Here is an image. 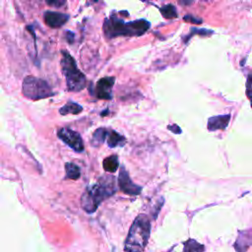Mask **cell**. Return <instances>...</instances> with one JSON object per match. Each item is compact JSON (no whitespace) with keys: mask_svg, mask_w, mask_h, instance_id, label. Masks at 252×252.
I'll list each match as a JSON object with an SVG mask.
<instances>
[{"mask_svg":"<svg viewBox=\"0 0 252 252\" xmlns=\"http://www.w3.org/2000/svg\"><path fill=\"white\" fill-rule=\"evenodd\" d=\"M252 245V229L239 231L238 238L235 242V249L236 250H246L248 246Z\"/></svg>","mask_w":252,"mask_h":252,"instance_id":"8fae6325","label":"cell"},{"mask_svg":"<svg viewBox=\"0 0 252 252\" xmlns=\"http://www.w3.org/2000/svg\"><path fill=\"white\" fill-rule=\"evenodd\" d=\"M160 13L161 15L165 18V19H173L177 17V13H176V9L173 5L171 4H167L164 5L160 8Z\"/></svg>","mask_w":252,"mask_h":252,"instance_id":"e0dca14e","label":"cell"},{"mask_svg":"<svg viewBox=\"0 0 252 252\" xmlns=\"http://www.w3.org/2000/svg\"><path fill=\"white\" fill-rule=\"evenodd\" d=\"M115 178L111 175L102 176L98 183L86 189L81 198L82 208L89 214L95 212L100 203L116 192Z\"/></svg>","mask_w":252,"mask_h":252,"instance_id":"6da1fadb","label":"cell"},{"mask_svg":"<svg viewBox=\"0 0 252 252\" xmlns=\"http://www.w3.org/2000/svg\"><path fill=\"white\" fill-rule=\"evenodd\" d=\"M102 165H103V169L105 171L110 172V173L115 172L119 166V161H118L117 156L112 155V156L105 158L102 161Z\"/></svg>","mask_w":252,"mask_h":252,"instance_id":"4fadbf2b","label":"cell"},{"mask_svg":"<svg viewBox=\"0 0 252 252\" xmlns=\"http://www.w3.org/2000/svg\"><path fill=\"white\" fill-rule=\"evenodd\" d=\"M151 231V222L146 215H139L130 226L125 240V251H143Z\"/></svg>","mask_w":252,"mask_h":252,"instance_id":"3957f363","label":"cell"},{"mask_svg":"<svg viewBox=\"0 0 252 252\" xmlns=\"http://www.w3.org/2000/svg\"><path fill=\"white\" fill-rule=\"evenodd\" d=\"M230 120V114L218 115L210 117L208 120V130L216 131L220 129H225Z\"/></svg>","mask_w":252,"mask_h":252,"instance_id":"30bf717a","label":"cell"},{"mask_svg":"<svg viewBox=\"0 0 252 252\" xmlns=\"http://www.w3.org/2000/svg\"><path fill=\"white\" fill-rule=\"evenodd\" d=\"M167 129L170 130L171 132H173L174 134H180L181 133V129L177 125H168Z\"/></svg>","mask_w":252,"mask_h":252,"instance_id":"7402d4cb","label":"cell"},{"mask_svg":"<svg viewBox=\"0 0 252 252\" xmlns=\"http://www.w3.org/2000/svg\"><path fill=\"white\" fill-rule=\"evenodd\" d=\"M150 22L145 19L125 23L123 20L111 15L103 23V32L107 38L116 36H139L150 28Z\"/></svg>","mask_w":252,"mask_h":252,"instance_id":"7a4b0ae2","label":"cell"},{"mask_svg":"<svg viewBox=\"0 0 252 252\" xmlns=\"http://www.w3.org/2000/svg\"><path fill=\"white\" fill-rule=\"evenodd\" d=\"M142 1H148V0H142Z\"/></svg>","mask_w":252,"mask_h":252,"instance_id":"484cf974","label":"cell"},{"mask_svg":"<svg viewBox=\"0 0 252 252\" xmlns=\"http://www.w3.org/2000/svg\"><path fill=\"white\" fill-rule=\"evenodd\" d=\"M62 59H61V70L62 74L66 78L67 89L70 92H80L85 89L87 84L86 76L78 69L75 59L71 54L62 50Z\"/></svg>","mask_w":252,"mask_h":252,"instance_id":"277c9868","label":"cell"},{"mask_svg":"<svg viewBox=\"0 0 252 252\" xmlns=\"http://www.w3.org/2000/svg\"><path fill=\"white\" fill-rule=\"evenodd\" d=\"M47 5L55 7V8H60L65 5L66 0H44Z\"/></svg>","mask_w":252,"mask_h":252,"instance_id":"ffe728a7","label":"cell"},{"mask_svg":"<svg viewBox=\"0 0 252 252\" xmlns=\"http://www.w3.org/2000/svg\"><path fill=\"white\" fill-rule=\"evenodd\" d=\"M183 20L184 21H186V22H190V23H193V24H201L202 23V19H196V18H194V17H192V16H185L184 18H183Z\"/></svg>","mask_w":252,"mask_h":252,"instance_id":"44dd1931","label":"cell"},{"mask_svg":"<svg viewBox=\"0 0 252 252\" xmlns=\"http://www.w3.org/2000/svg\"><path fill=\"white\" fill-rule=\"evenodd\" d=\"M107 134H108V130L105 129V128H98L96 129L94 134H93V138H92V144L95 147L101 145L106 137H107Z\"/></svg>","mask_w":252,"mask_h":252,"instance_id":"9a60e30c","label":"cell"},{"mask_svg":"<svg viewBox=\"0 0 252 252\" xmlns=\"http://www.w3.org/2000/svg\"><path fill=\"white\" fill-rule=\"evenodd\" d=\"M114 77H104L97 81L94 88V94L100 99H111L112 87L114 85Z\"/></svg>","mask_w":252,"mask_h":252,"instance_id":"ba28073f","label":"cell"},{"mask_svg":"<svg viewBox=\"0 0 252 252\" xmlns=\"http://www.w3.org/2000/svg\"><path fill=\"white\" fill-rule=\"evenodd\" d=\"M82 110H83V107L80 104L74 101H68L63 107L60 108L59 112L62 115H67V114H78Z\"/></svg>","mask_w":252,"mask_h":252,"instance_id":"5bb4252c","label":"cell"},{"mask_svg":"<svg viewBox=\"0 0 252 252\" xmlns=\"http://www.w3.org/2000/svg\"><path fill=\"white\" fill-rule=\"evenodd\" d=\"M118 185H119L120 190L127 195L136 196V195L140 194L142 191V187L135 184L131 180V178L128 174V171L125 169L124 166H122L120 168V172L118 175Z\"/></svg>","mask_w":252,"mask_h":252,"instance_id":"52a82bcc","label":"cell"},{"mask_svg":"<svg viewBox=\"0 0 252 252\" xmlns=\"http://www.w3.org/2000/svg\"><path fill=\"white\" fill-rule=\"evenodd\" d=\"M43 19L45 24L50 28H60L67 23L69 20V16L64 13L46 11L43 15Z\"/></svg>","mask_w":252,"mask_h":252,"instance_id":"9c48e42d","label":"cell"},{"mask_svg":"<svg viewBox=\"0 0 252 252\" xmlns=\"http://www.w3.org/2000/svg\"><path fill=\"white\" fill-rule=\"evenodd\" d=\"M22 93L24 96L32 100H38L54 95V92L46 81L33 76H28L24 79Z\"/></svg>","mask_w":252,"mask_h":252,"instance_id":"5b68a950","label":"cell"},{"mask_svg":"<svg viewBox=\"0 0 252 252\" xmlns=\"http://www.w3.org/2000/svg\"><path fill=\"white\" fill-rule=\"evenodd\" d=\"M178 2L181 4V5H190L194 2V0H178Z\"/></svg>","mask_w":252,"mask_h":252,"instance_id":"cb8c5ba5","label":"cell"},{"mask_svg":"<svg viewBox=\"0 0 252 252\" xmlns=\"http://www.w3.org/2000/svg\"><path fill=\"white\" fill-rule=\"evenodd\" d=\"M107 145L110 148H115V147H122L126 144V139L124 136L120 135L116 131L113 130H108L107 134Z\"/></svg>","mask_w":252,"mask_h":252,"instance_id":"7c38bea8","label":"cell"},{"mask_svg":"<svg viewBox=\"0 0 252 252\" xmlns=\"http://www.w3.org/2000/svg\"><path fill=\"white\" fill-rule=\"evenodd\" d=\"M183 250L186 252H188V251H204L205 247L202 244L195 241L194 239H188L186 242H184Z\"/></svg>","mask_w":252,"mask_h":252,"instance_id":"ac0fdd59","label":"cell"},{"mask_svg":"<svg viewBox=\"0 0 252 252\" xmlns=\"http://www.w3.org/2000/svg\"><path fill=\"white\" fill-rule=\"evenodd\" d=\"M66 33H67V39H68V41H69L70 43L73 42V40H74V33L71 32H67Z\"/></svg>","mask_w":252,"mask_h":252,"instance_id":"603a6c76","label":"cell"},{"mask_svg":"<svg viewBox=\"0 0 252 252\" xmlns=\"http://www.w3.org/2000/svg\"><path fill=\"white\" fill-rule=\"evenodd\" d=\"M92 1H93V2H96L97 0H92Z\"/></svg>","mask_w":252,"mask_h":252,"instance_id":"d4e9b609","label":"cell"},{"mask_svg":"<svg viewBox=\"0 0 252 252\" xmlns=\"http://www.w3.org/2000/svg\"><path fill=\"white\" fill-rule=\"evenodd\" d=\"M57 136L61 141H63L67 146H69L75 152L81 153L84 151V143L81 135L78 132L70 128L63 127L58 130Z\"/></svg>","mask_w":252,"mask_h":252,"instance_id":"8992f818","label":"cell"},{"mask_svg":"<svg viewBox=\"0 0 252 252\" xmlns=\"http://www.w3.org/2000/svg\"><path fill=\"white\" fill-rule=\"evenodd\" d=\"M246 95L250 100L251 107H252V75H248L246 81Z\"/></svg>","mask_w":252,"mask_h":252,"instance_id":"d6986e66","label":"cell"},{"mask_svg":"<svg viewBox=\"0 0 252 252\" xmlns=\"http://www.w3.org/2000/svg\"><path fill=\"white\" fill-rule=\"evenodd\" d=\"M65 170H66L65 178L76 180L81 175L80 167L78 165H76L75 163H73V162H67L66 165H65Z\"/></svg>","mask_w":252,"mask_h":252,"instance_id":"2e32d148","label":"cell"}]
</instances>
